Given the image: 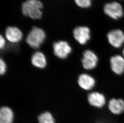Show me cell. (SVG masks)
<instances>
[{
	"instance_id": "6",
	"label": "cell",
	"mask_w": 124,
	"mask_h": 123,
	"mask_svg": "<svg viewBox=\"0 0 124 123\" xmlns=\"http://www.w3.org/2000/svg\"><path fill=\"white\" fill-rule=\"evenodd\" d=\"M54 55L59 58L64 59L71 52V48L68 42L65 41H59L53 44Z\"/></svg>"
},
{
	"instance_id": "8",
	"label": "cell",
	"mask_w": 124,
	"mask_h": 123,
	"mask_svg": "<svg viewBox=\"0 0 124 123\" xmlns=\"http://www.w3.org/2000/svg\"><path fill=\"white\" fill-rule=\"evenodd\" d=\"M111 69L115 73L121 75L124 72V58L120 55L112 56L110 58Z\"/></svg>"
},
{
	"instance_id": "14",
	"label": "cell",
	"mask_w": 124,
	"mask_h": 123,
	"mask_svg": "<svg viewBox=\"0 0 124 123\" xmlns=\"http://www.w3.org/2000/svg\"><path fill=\"white\" fill-rule=\"evenodd\" d=\"M14 113L8 107L3 106L0 109V123H13Z\"/></svg>"
},
{
	"instance_id": "5",
	"label": "cell",
	"mask_w": 124,
	"mask_h": 123,
	"mask_svg": "<svg viewBox=\"0 0 124 123\" xmlns=\"http://www.w3.org/2000/svg\"><path fill=\"white\" fill-rule=\"evenodd\" d=\"M75 39L81 45L86 44L91 38V30L87 26H78L73 30Z\"/></svg>"
},
{
	"instance_id": "11",
	"label": "cell",
	"mask_w": 124,
	"mask_h": 123,
	"mask_svg": "<svg viewBox=\"0 0 124 123\" xmlns=\"http://www.w3.org/2000/svg\"><path fill=\"white\" fill-rule=\"evenodd\" d=\"M78 82L81 88L85 90H90L95 85V80L93 77L87 74H82L79 76Z\"/></svg>"
},
{
	"instance_id": "7",
	"label": "cell",
	"mask_w": 124,
	"mask_h": 123,
	"mask_svg": "<svg viewBox=\"0 0 124 123\" xmlns=\"http://www.w3.org/2000/svg\"><path fill=\"white\" fill-rule=\"evenodd\" d=\"M81 61L82 66L85 70H92L97 66L98 58L96 55L90 50H85L83 53Z\"/></svg>"
},
{
	"instance_id": "10",
	"label": "cell",
	"mask_w": 124,
	"mask_h": 123,
	"mask_svg": "<svg viewBox=\"0 0 124 123\" xmlns=\"http://www.w3.org/2000/svg\"><path fill=\"white\" fill-rule=\"evenodd\" d=\"M87 99L90 105L98 108H102L105 104V96L103 94L98 92H94L89 93Z\"/></svg>"
},
{
	"instance_id": "15",
	"label": "cell",
	"mask_w": 124,
	"mask_h": 123,
	"mask_svg": "<svg viewBox=\"0 0 124 123\" xmlns=\"http://www.w3.org/2000/svg\"><path fill=\"white\" fill-rule=\"evenodd\" d=\"M38 120L39 123H55L53 116L49 111H46L39 115Z\"/></svg>"
},
{
	"instance_id": "17",
	"label": "cell",
	"mask_w": 124,
	"mask_h": 123,
	"mask_svg": "<svg viewBox=\"0 0 124 123\" xmlns=\"http://www.w3.org/2000/svg\"><path fill=\"white\" fill-rule=\"evenodd\" d=\"M7 66L5 61L2 59V58H0V74L1 75L6 72Z\"/></svg>"
},
{
	"instance_id": "2",
	"label": "cell",
	"mask_w": 124,
	"mask_h": 123,
	"mask_svg": "<svg viewBox=\"0 0 124 123\" xmlns=\"http://www.w3.org/2000/svg\"><path fill=\"white\" fill-rule=\"evenodd\" d=\"M102 10L106 16L115 21L122 19L124 16L123 5L116 0L106 2L103 6Z\"/></svg>"
},
{
	"instance_id": "9",
	"label": "cell",
	"mask_w": 124,
	"mask_h": 123,
	"mask_svg": "<svg viewBox=\"0 0 124 123\" xmlns=\"http://www.w3.org/2000/svg\"><path fill=\"white\" fill-rule=\"evenodd\" d=\"M5 36L7 39L11 43L19 42L23 37L21 30L15 27H8L5 32Z\"/></svg>"
},
{
	"instance_id": "1",
	"label": "cell",
	"mask_w": 124,
	"mask_h": 123,
	"mask_svg": "<svg viewBox=\"0 0 124 123\" xmlns=\"http://www.w3.org/2000/svg\"><path fill=\"white\" fill-rule=\"evenodd\" d=\"M43 7V4L39 0H27L23 3L21 10L25 16L38 20L42 17Z\"/></svg>"
},
{
	"instance_id": "19",
	"label": "cell",
	"mask_w": 124,
	"mask_h": 123,
	"mask_svg": "<svg viewBox=\"0 0 124 123\" xmlns=\"http://www.w3.org/2000/svg\"><path fill=\"white\" fill-rule=\"evenodd\" d=\"M122 53H123V55L124 57V48L123 49V51H122Z\"/></svg>"
},
{
	"instance_id": "16",
	"label": "cell",
	"mask_w": 124,
	"mask_h": 123,
	"mask_svg": "<svg viewBox=\"0 0 124 123\" xmlns=\"http://www.w3.org/2000/svg\"><path fill=\"white\" fill-rule=\"evenodd\" d=\"M93 0H74L75 3L82 8H88L91 7Z\"/></svg>"
},
{
	"instance_id": "3",
	"label": "cell",
	"mask_w": 124,
	"mask_h": 123,
	"mask_svg": "<svg viewBox=\"0 0 124 123\" xmlns=\"http://www.w3.org/2000/svg\"><path fill=\"white\" fill-rule=\"evenodd\" d=\"M45 32L41 28L34 27L28 34L26 41L30 47L34 49L39 48L46 38Z\"/></svg>"
},
{
	"instance_id": "20",
	"label": "cell",
	"mask_w": 124,
	"mask_h": 123,
	"mask_svg": "<svg viewBox=\"0 0 124 123\" xmlns=\"http://www.w3.org/2000/svg\"></svg>"
},
{
	"instance_id": "18",
	"label": "cell",
	"mask_w": 124,
	"mask_h": 123,
	"mask_svg": "<svg viewBox=\"0 0 124 123\" xmlns=\"http://www.w3.org/2000/svg\"><path fill=\"white\" fill-rule=\"evenodd\" d=\"M5 40L4 37L0 35V48L2 49L5 47Z\"/></svg>"
},
{
	"instance_id": "13",
	"label": "cell",
	"mask_w": 124,
	"mask_h": 123,
	"mask_svg": "<svg viewBox=\"0 0 124 123\" xmlns=\"http://www.w3.org/2000/svg\"><path fill=\"white\" fill-rule=\"evenodd\" d=\"M31 62L32 64L36 67L43 68L47 64L46 56L42 52L37 51L32 56Z\"/></svg>"
},
{
	"instance_id": "4",
	"label": "cell",
	"mask_w": 124,
	"mask_h": 123,
	"mask_svg": "<svg viewBox=\"0 0 124 123\" xmlns=\"http://www.w3.org/2000/svg\"><path fill=\"white\" fill-rule=\"evenodd\" d=\"M107 38L108 43L115 48H120L124 43V32L118 28L108 31Z\"/></svg>"
},
{
	"instance_id": "12",
	"label": "cell",
	"mask_w": 124,
	"mask_h": 123,
	"mask_svg": "<svg viewBox=\"0 0 124 123\" xmlns=\"http://www.w3.org/2000/svg\"><path fill=\"white\" fill-rule=\"evenodd\" d=\"M108 107L112 114L119 115L124 111V100L122 99L112 98L109 100Z\"/></svg>"
}]
</instances>
